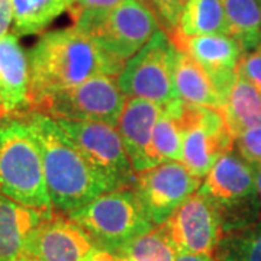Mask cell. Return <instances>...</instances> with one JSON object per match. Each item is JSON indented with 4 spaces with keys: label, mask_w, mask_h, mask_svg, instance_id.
Here are the masks:
<instances>
[{
    "label": "cell",
    "mask_w": 261,
    "mask_h": 261,
    "mask_svg": "<svg viewBox=\"0 0 261 261\" xmlns=\"http://www.w3.org/2000/svg\"><path fill=\"white\" fill-rule=\"evenodd\" d=\"M28 57L31 111L49 96L94 75L118 77L125 67L74 27L44 32Z\"/></svg>",
    "instance_id": "6da1fadb"
},
{
    "label": "cell",
    "mask_w": 261,
    "mask_h": 261,
    "mask_svg": "<svg viewBox=\"0 0 261 261\" xmlns=\"http://www.w3.org/2000/svg\"><path fill=\"white\" fill-rule=\"evenodd\" d=\"M25 118L41 149L48 193L56 209L68 215L118 189L89 161L54 118L37 111L28 112Z\"/></svg>",
    "instance_id": "7a4b0ae2"
},
{
    "label": "cell",
    "mask_w": 261,
    "mask_h": 261,
    "mask_svg": "<svg viewBox=\"0 0 261 261\" xmlns=\"http://www.w3.org/2000/svg\"><path fill=\"white\" fill-rule=\"evenodd\" d=\"M25 115H13L0 122V193L41 212L54 214L41 149Z\"/></svg>",
    "instance_id": "3957f363"
},
{
    "label": "cell",
    "mask_w": 261,
    "mask_h": 261,
    "mask_svg": "<svg viewBox=\"0 0 261 261\" xmlns=\"http://www.w3.org/2000/svg\"><path fill=\"white\" fill-rule=\"evenodd\" d=\"M73 20L75 29L123 63L135 56L157 31L163 29L144 0H125L111 9L86 10Z\"/></svg>",
    "instance_id": "277c9868"
},
{
    "label": "cell",
    "mask_w": 261,
    "mask_h": 261,
    "mask_svg": "<svg viewBox=\"0 0 261 261\" xmlns=\"http://www.w3.org/2000/svg\"><path fill=\"white\" fill-rule=\"evenodd\" d=\"M68 216L92 237L97 248L115 255L123 245L155 225L134 187L106 192Z\"/></svg>",
    "instance_id": "5b68a950"
},
{
    "label": "cell",
    "mask_w": 261,
    "mask_h": 261,
    "mask_svg": "<svg viewBox=\"0 0 261 261\" xmlns=\"http://www.w3.org/2000/svg\"><path fill=\"white\" fill-rule=\"evenodd\" d=\"M197 192L218 209L224 233L258 219L261 202L257 195L254 168L233 149L216 160Z\"/></svg>",
    "instance_id": "8992f818"
},
{
    "label": "cell",
    "mask_w": 261,
    "mask_h": 261,
    "mask_svg": "<svg viewBox=\"0 0 261 261\" xmlns=\"http://www.w3.org/2000/svg\"><path fill=\"white\" fill-rule=\"evenodd\" d=\"M176 45L166 31H157L140 51L125 63L118 84L126 99L140 97L167 105L177 99L174 87Z\"/></svg>",
    "instance_id": "52a82bcc"
},
{
    "label": "cell",
    "mask_w": 261,
    "mask_h": 261,
    "mask_svg": "<svg viewBox=\"0 0 261 261\" xmlns=\"http://www.w3.org/2000/svg\"><path fill=\"white\" fill-rule=\"evenodd\" d=\"M116 77L94 75L47 97L34 111L56 119L106 122L118 128L126 102Z\"/></svg>",
    "instance_id": "ba28073f"
},
{
    "label": "cell",
    "mask_w": 261,
    "mask_h": 261,
    "mask_svg": "<svg viewBox=\"0 0 261 261\" xmlns=\"http://www.w3.org/2000/svg\"><path fill=\"white\" fill-rule=\"evenodd\" d=\"M181 123L185 132L180 161L193 176L205 178L216 160L232 149L233 138L224 113L221 109L183 102Z\"/></svg>",
    "instance_id": "9c48e42d"
},
{
    "label": "cell",
    "mask_w": 261,
    "mask_h": 261,
    "mask_svg": "<svg viewBox=\"0 0 261 261\" xmlns=\"http://www.w3.org/2000/svg\"><path fill=\"white\" fill-rule=\"evenodd\" d=\"M56 121L94 167L111 178L118 189L134 186L137 173L116 126L99 121Z\"/></svg>",
    "instance_id": "30bf717a"
},
{
    "label": "cell",
    "mask_w": 261,
    "mask_h": 261,
    "mask_svg": "<svg viewBox=\"0 0 261 261\" xmlns=\"http://www.w3.org/2000/svg\"><path fill=\"white\" fill-rule=\"evenodd\" d=\"M202 185L181 161H164L137 173L134 189L151 221L164 224Z\"/></svg>",
    "instance_id": "8fae6325"
},
{
    "label": "cell",
    "mask_w": 261,
    "mask_h": 261,
    "mask_svg": "<svg viewBox=\"0 0 261 261\" xmlns=\"http://www.w3.org/2000/svg\"><path fill=\"white\" fill-rule=\"evenodd\" d=\"M161 226L178 252L214 255L224 237L218 209L199 192L190 196Z\"/></svg>",
    "instance_id": "7c38bea8"
},
{
    "label": "cell",
    "mask_w": 261,
    "mask_h": 261,
    "mask_svg": "<svg viewBox=\"0 0 261 261\" xmlns=\"http://www.w3.org/2000/svg\"><path fill=\"white\" fill-rule=\"evenodd\" d=\"M173 42L205 70L226 103L238 79V64L244 54L241 44L229 34H206Z\"/></svg>",
    "instance_id": "4fadbf2b"
},
{
    "label": "cell",
    "mask_w": 261,
    "mask_h": 261,
    "mask_svg": "<svg viewBox=\"0 0 261 261\" xmlns=\"http://www.w3.org/2000/svg\"><path fill=\"white\" fill-rule=\"evenodd\" d=\"M96 248L92 237L70 216L53 215L31 233L25 254L38 261H84Z\"/></svg>",
    "instance_id": "5bb4252c"
},
{
    "label": "cell",
    "mask_w": 261,
    "mask_h": 261,
    "mask_svg": "<svg viewBox=\"0 0 261 261\" xmlns=\"http://www.w3.org/2000/svg\"><path fill=\"white\" fill-rule=\"evenodd\" d=\"M161 112L163 105L145 99L132 97L125 102L118 130L135 173L157 166L152 157L151 142Z\"/></svg>",
    "instance_id": "9a60e30c"
},
{
    "label": "cell",
    "mask_w": 261,
    "mask_h": 261,
    "mask_svg": "<svg viewBox=\"0 0 261 261\" xmlns=\"http://www.w3.org/2000/svg\"><path fill=\"white\" fill-rule=\"evenodd\" d=\"M29 57L18 35L9 32L0 38V94L10 115L31 112Z\"/></svg>",
    "instance_id": "2e32d148"
},
{
    "label": "cell",
    "mask_w": 261,
    "mask_h": 261,
    "mask_svg": "<svg viewBox=\"0 0 261 261\" xmlns=\"http://www.w3.org/2000/svg\"><path fill=\"white\" fill-rule=\"evenodd\" d=\"M53 215L22 205L0 193V261H15L25 254L31 233Z\"/></svg>",
    "instance_id": "e0dca14e"
},
{
    "label": "cell",
    "mask_w": 261,
    "mask_h": 261,
    "mask_svg": "<svg viewBox=\"0 0 261 261\" xmlns=\"http://www.w3.org/2000/svg\"><path fill=\"white\" fill-rule=\"evenodd\" d=\"M174 87L178 99L183 102L224 109L225 102L205 70L186 51L176 47Z\"/></svg>",
    "instance_id": "ac0fdd59"
},
{
    "label": "cell",
    "mask_w": 261,
    "mask_h": 261,
    "mask_svg": "<svg viewBox=\"0 0 261 261\" xmlns=\"http://www.w3.org/2000/svg\"><path fill=\"white\" fill-rule=\"evenodd\" d=\"M222 113L233 141L247 130L261 128V92L238 74Z\"/></svg>",
    "instance_id": "d6986e66"
},
{
    "label": "cell",
    "mask_w": 261,
    "mask_h": 261,
    "mask_svg": "<svg viewBox=\"0 0 261 261\" xmlns=\"http://www.w3.org/2000/svg\"><path fill=\"white\" fill-rule=\"evenodd\" d=\"M206 34H228L222 0H189L170 38L185 39Z\"/></svg>",
    "instance_id": "ffe728a7"
},
{
    "label": "cell",
    "mask_w": 261,
    "mask_h": 261,
    "mask_svg": "<svg viewBox=\"0 0 261 261\" xmlns=\"http://www.w3.org/2000/svg\"><path fill=\"white\" fill-rule=\"evenodd\" d=\"M181 99H174L163 105V112L152 132L151 151L155 164L164 161H180L183 148V123H181Z\"/></svg>",
    "instance_id": "44dd1931"
},
{
    "label": "cell",
    "mask_w": 261,
    "mask_h": 261,
    "mask_svg": "<svg viewBox=\"0 0 261 261\" xmlns=\"http://www.w3.org/2000/svg\"><path fill=\"white\" fill-rule=\"evenodd\" d=\"M13 9V32L18 37L38 35L68 12L71 0H10Z\"/></svg>",
    "instance_id": "7402d4cb"
},
{
    "label": "cell",
    "mask_w": 261,
    "mask_h": 261,
    "mask_svg": "<svg viewBox=\"0 0 261 261\" xmlns=\"http://www.w3.org/2000/svg\"><path fill=\"white\" fill-rule=\"evenodd\" d=\"M228 34L250 53L261 47V0H222Z\"/></svg>",
    "instance_id": "603a6c76"
},
{
    "label": "cell",
    "mask_w": 261,
    "mask_h": 261,
    "mask_svg": "<svg viewBox=\"0 0 261 261\" xmlns=\"http://www.w3.org/2000/svg\"><path fill=\"white\" fill-rule=\"evenodd\" d=\"M214 255L218 261H261V219L225 232Z\"/></svg>",
    "instance_id": "cb8c5ba5"
},
{
    "label": "cell",
    "mask_w": 261,
    "mask_h": 261,
    "mask_svg": "<svg viewBox=\"0 0 261 261\" xmlns=\"http://www.w3.org/2000/svg\"><path fill=\"white\" fill-rule=\"evenodd\" d=\"M177 255L178 251L161 225L134 238L116 252V257L126 261H176Z\"/></svg>",
    "instance_id": "d4e9b609"
},
{
    "label": "cell",
    "mask_w": 261,
    "mask_h": 261,
    "mask_svg": "<svg viewBox=\"0 0 261 261\" xmlns=\"http://www.w3.org/2000/svg\"><path fill=\"white\" fill-rule=\"evenodd\" d=\"M159 19L161 28L173 35L178 27L181 13L189 0H144Z\"/></svg>",
    "instance_id": "484cf974"
},
{
    "label": "cell",
    "mask_w": 261,
    "mask_h": 261,
    "mask_svg": "<svg viewBox=\"0 0 261 261\" xmlns=\"http://www.w3.org/2000/svg\"><path fill=\"white\" fill-rule=\"evenodd\" d=\"M238 154L252 168L261 167V128L250 129L241 134L233 141Z\"/></svg>",
    "instance_id": "4316f807"
},
{
    "label": "cell",
    "mask_w": 261,
    "mask_h": 261,
    "mask_svg": "<svg viewBox=\"0 0 261 261\" xmlns=\"http://www.w3.org/2000/svg\"><path fill=\"white\" fill-rule=\"evenodd\" d=\"M238 74L247 79L261 92V47L244 53L238 64Z\"/></svg>",
    "instance_id": "83f0119b"
},
{
    "label": "cell",
    "mask_w": 261,
    "mask_h": 261,
    "mask_svg": "<svg viewBox=\"0 0 261 261\" xmlns=\"http://www.w3.org/2000/svg\"><path fill=\"white\" fill-rule=\"evenodd\" d=\"M122 2H125V0H71L68 13L71 15V18H74L79 13L86 12V10L111 9V8L121 5Z\"/></svg>",
    "instance_id": "f1b7e54d"
},
{
    "label": "cell",
    "mask_w": 261,
    "mask_h": 261,
    "mask_svg": "<svg viewBox=\"0 0 261 261\" xmlns=\"http://www.w3.org/2000/svg\"><path fill=\"white\" fill-rule=\"evenodd\" d=\"M13 27V9L10 0H0V38L9 34Z\"/></svg>",
    "instance_id": "f546056e"
},
{
    "label": "cell",
    "mask_w": 261,
    "mask_h": 261,
    "mask_svg": "<svg viewBox=\"0 0 261 261\" xmlns=\"http://www.w3.org/2000/svg\"><path fill=\"white\" fill-rule=\"evenodd\" d=\"M118 257L111 251H106L102 248H96L84 261H116Z\"/></svg>",
    "instance_id": "4dcf8cb0"
},
{
    "label": "cell",
    "mask_w": 261,
    "mask_h": 261,
    "mask_svg": "<svg viewBox=\"0 0 261 261\" xmlns=\"http://www.w3.org/2000/svg\"><path fill=\"white\" fill-rule=\"evenodd\" d=\"M176 261H218L215 255L209 254H190V252H178Z\"/></svg>",
    "instance_id": "1f68e13d"
},
{
    "label": "cell",
    "mask_w": 261,
    "mask_h": 261,
    "mask_svg": "<svg viewBox=\"0 0 261 261\" xmlns=\"http://www.w3.org/2000/svg\"><path fill=\"white\" fill-rule=\"evenodd\" d=\"M254 178H255V187H257V195L261 202V167L254 168Z\"/></svg>",
    "instance_id": "d6a6232c"
},
{
    "label": "cell",
    "mask_w": 261,
    "mask_h": 261,
    "mask_svg": "<svg viewBox=\"0 0 261 261\" xmlns=\"http://www.w3.org/2000/svg\"><path fill=\"white\" fill-rule=\"evenodd\" d=\"M9 116H13V115H10L9 113L6 105H5V100H3V97H2V94H0V122L3 121V119H6V118H9Z\"/></svg>",
    "instance_id": "836d02e7"
},
{
    "label": "cell",
    "mask_w": 261,
    "mask_h": 261,
    "mask_svg": "<svg viewBox=\"0 0 261 261\" xmlns=\"http://www.w3.org/2000/svg\"><path fill=\"white\" fill-rule=\"evenodd\" d=\"M15 261H38V260L37 258H34V257H31L29 254H22L18 260H15Z\"/></svg>",
    "instance_id": "e575fe53"
},
{
    "label": "cell",
    "mask_w": 261,
    "mask_h": 261,
    "mask_svg": "<svg viewBox=\"0 0 261 261\" xmlns=\"http://www.w3.org/2000/svg\"><path fill=\"white\" fill-rule=\"evenodd\" d=\"M116 261H126V260H125V258H121V257H118V260Z\"/></svg>",
    "instance_id": "d590c367"
}]
</instances>
